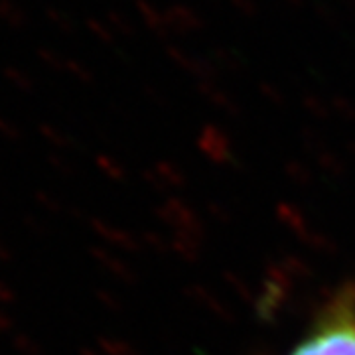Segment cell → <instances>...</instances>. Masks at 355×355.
Listing matches in <instances>:
<instances>
[{"label": "cell", "mask_w": 355, "mask_h": 355, "mask_svg": "<svg viewBox=\"0 0 355 355\" xmlns=\"http://www.w3.org/2000/svg\"><path fill=\"white\" fill-rule=\"evenodd\" d=\"M288 355H355V288L338 292Z\"/></svg>", "instance_id": "6da1fadb"}, {"label": "cell", "mask_w": 355, "mask_h": 355, "mask_svg": "<svg viewBox=\"0 0 355 355\" xmlns=\"http://www.w3.org/2000/svg\"><path fill=\"white\" fill-rule=\"evenodd\" d=\"M166 14L172 32L190 34V32H202L205 28L202 16L188 4H172L170 8H166Z\"/></svg>", "instance_id": "7a4b0ae2"}, {"label": "cell", "mask_w": 355, "mask_h": 355, "mask_svg": "<svg viewBox=\"0 0 355 355\" xmlns=\"http://www.w3.org/2000/svg\"><path fill=\"white\" fill-rule=\"evenodd\" d=\"M137 12H139L142 24L146 26L150 32H154V34L166 36V34L172 32L166 10L158 8L150 0H137Z\"/></svg>", "instance_id": "3957f363"}, {"label": "cell", "mask_w": 355, "mask_h": 355, "mask_svg": "<svg viewBox=\"0 0 355 355\" xmlns=\"http://www.w3.org/2000/svg\"><path fill=\"white\" fill-rule=\"evenodd\" d=\"M0 20L14 30H24L28 26V14L14 0H0Z\"/></svg>", "instance_id": "277c9868"}, {"label": "cell", "mask_w": 355, "mask_h": 355, "mask_svg": "<svg viewBox=\"0 0 355 355\" xmlns=\"http://www.w3.org/2000/svg\"><path fill=\"white\" fill-rule=\"evenodd\" d=\"M46 18H48L58 30H62L65 34H73V32H76V22H73L71 16L67 12H64L62 8L48 6V8H46Z\"/></svg>", "instance_id": "5b68a950"}, {"label": "cell", "mask_w": 355, "mask_h": 355, "mask_svg": "<svg viewBox=\"0 0 355 355\" xmlns=\"http://www.w3.org/2000/svg\"><path fill=\"white\" fill-rule=\"evenodd\" d=\"M85 26H87V30L95 36V38H99L101 42H113L114 40V32L113 28L109 26V22H103L101 18H95V16H87V20H85Z\"/></svg>", "instance_id": "8992f818"}, {"label": "cell", "mask_w": 355, "mask_h": 355, "mask_svg": "<svg viewBox=\"0 0 355 355\" xmlns=\"http://www.w3.org/2000/svg\"><path fill=\"white\" fill-rule=\"evenodd\" d=\"M107 22L113 28L114 34H123V36H132L135 34V26H132V22L123 12L109 10L107 12Z\"/></svg>", "instance_id": "52a82bcc"}, {"label": "cell", "mask_w": 355, "mask_h": 355, "mask_svg": "<svg viewBox=\"0 0 355 355\" xmlns=\"http://www.w3.org/2000/svg\"><path fill=\"white\" fill-rule=\"evenodd\" d=\"M2 73H4V77L12 83L14 87L22 89V91H32V79H30V76L28 73H24L22 69H18V67H14V65H8V67H4L2 69Z\"/></svg>", "instance_id": "ba28073f"}, {"label": "cell", "mask_w": 355, "mask_h": 355, "mask_svg": "<svg viewBox=\"0 0 355 355\" xmlns=\"http://www.w3.org/2000/svg\"><path fill=\"white\" fill-rule=\"evenodd\" d=\"M231 2V6L237 10L243 16H247V18H254L257 14H259V4H257V0H229Z\"/></svg>", "instance_id": "9c48e42d"}, {"label": "cell", "mask_w": 355, "mask_h": 355, "mask_svg": "<svg viewBox=\"0 0 355 355\" xmlns=\"http://www.w3.org/2000/svg\"><path fill=\"white\" fill-rule=\"evenodd\" d=\"M316 14L326 22V24L336 26L338 24V20H340V16L336 12V8L330 6L328 2H318L316 4Z\"/></svg>", "instance_id": "30bf717a"}, {"label": "cell", "mask_w": 355, "mask_h": 355, "mask_svg": "<svg viewBox=\"0 0 355 355\" xmlns=\"http://www.w3.org/2000/svg\"><path fill=\"white\" fill-rule=\"evenodd\" d=\"M38 58L44 62V64L51 65V67H62V60L55 51L48 50V48H40Z\"/></svg>", "instance_id": "8fae6325"}, {"label": "cell", "mask_w": 355, "mask_h": 355, "mask_svg": "<svg viewBox=\"0 0 355 355\" xmlns=\"http://www.w3.org/2000/svg\"><path fill=\"white\" fill-rule=\"evenodd\" d=\"M0 135H2L4 139H18V128H16V125H12L8 119L0 116Z\"/></svg>", "instance_id": "7c38bea8"}, {"label": "cell", "mask_w": 355, "mask_h": 355, "mask_svg": "<svg viewBox=\"0 0 355 355\" xmlns=\"http://www.w3.org/2000/svg\"><path fill=\"white\" fill-rule=\"evenodd\" d=\"M12 300H14L12 291L8 288V284H6V282H2V280H0V304H8V302H12Z\"/></svg>", "instance_id": "4fadbf2b"}, {"label": "cell", "mask_w": 355, "mask_h": 355, "mask_svg": "<svg viewBox=\"0 0 355 355\" xmlns=\"http://www.w3.org/2000/svg\"><path fill=\"white\" fill-rule=\"evenodd\" d=\"M12 328V320L8 318V314L0 308V334H6V331H10Z\"/></svg>", "instance_id": "5bb4252c"}, {"label": "cell", "mask_w": 355, "mask_h": 355, "mask_svg": "<svg viewBox=\"0 0 355 355\" xmlns=\"http://www.w3.org/2000/svg\"><path fill=\"white\" fill-rule=\"evenodd\" d=\"M8 261H10V251H8V247L0 239V263H8Z\"/></svg>", "instance_id": "9a60e30c"}, {"label": "cell", "mask_w": 355, "mask_h": 355, "mask_svg": "<svg viewBox=\"0 0 355 355\" xmlns=\"http://www.w3.org/2000/svg\"><path fill=\"white\" fill-rule=\"evenodd\" d=\"M284 4H288L292 8H302L306 4V0H282Z\"/></svg>", "instance_id": "2e32d148"}, {"label": "cell", "mask_w": 355, "mask_h": 355, "mask_svg": "<svg viewBox=\"0 0 355 355\" xmlns=\"http://www.w3.org/2000/svg\"><path fill=\"white\" fill-rule=\"evenodd\" d=\"M345 2H349V4H355V0H345Z\"/></svg>", "instance_id": "e0dca14e"}]
</instances>
